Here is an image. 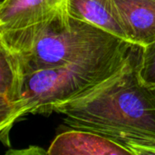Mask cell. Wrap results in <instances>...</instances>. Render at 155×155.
Listing matches in <instances>:
<instances>
[{"instance_id": "cell-1", "label": "cell", "mask_w": 155, "mask_h": 155, "mask_svg": "<svg viewBox=\"0 0 155 155\" xmlns=\"http://www.w3.org/2000/svg\"><path fill=\"white\" fill-rule=\"evenodd\" d=\"M134 56L89 92L54 107L71 129L88 131L126 147L155 154V93L139 78Z\"/></svg>"}, {"instance_id": "cell-2", "label": "cell", "mask_w": 155, "mask_h": 155, "mask_svg": "<svg viewBox=\"0 0 155 155\" xmlns=\"http://www.w3.org/2000/svg\"><path fill=\"white\" fill-rule=\"evenodd\" d=\"M128 43L72 17L66 9L38 25L0 33V46L13 55L24 76L104 56Z\"/></svg>"}, {"instance_id": "cell-3", "label": "cell", "mask_w": 155, "mask_h": 155, "mask_svg": "<svg viewBox=\"0 0 155 155\" xmlns=\"http://www.w3.org/2000/svg\"><path fill=\"white\" fill-rule=\"evenodd\" d=\"M138 47L130 43L106 55L40 70L24 76L15 123L33 114L47 115L60 104L76 98L117 74Z\"/></svg>"}, {"instance_id": "cell-4", "label": "cell", "mask_w": 155, "mask_h": 155, "mask_svg": "<svg viewBox=\"0 0 155 155\" xmlns=\"http://www.w3.org/2000/svg\"><path fill=\"white\" fill-rule=\"evenodd\" d=\"M68 0H3L0 33L16 31L51 19L66 9Z\"/></svg>"}, {"instance_id": "cell-5", "label": "cell", "mask_w": 155, "mask_h": 155, "mask_svg": "<svg viewBox=\"0 0 155 155\" xmlns=\"http://www.w3.org/2000/svg\"><path fill=\"white\" fill-rule=\"evenodd\" d=\"M0 48V138L9 146V134L15 124V114L22 94L24 75L13 55L3 46Z\"/></svg>"}, {"instance_id": "cell-6", "label": "cell", "mask_w": 155, "mask_h": 155, "mask_svg": "<svg viewBox=\"0 0 155 155\" xmlns=\"http://www.w3.org/2000/svg\"><path fill=\"white\" fill-rule=\"evenodd\" d=\"M46 153L66 155H134L132 151L111 139L78 129H71L57 135Z\"/></svg>"}, {"instance_id": "cell-7", "label": "cell", "mask_w": 155, "mask_h": 155, "mask_svg": "<svg viewBox=\"0 0 155 155\" xmlns=\"http://www.w3.org/2000/svg\"><path fill=\"white\" fill-rule=\"evenodd\" d=\"M66 11L72 17L130 43L115 0H68Z\"/></svg>"}, {"instance_id": "cell-8", "label": "cell", "mask_w": 155, "mask_h": 155, "mask_svg": "<svg viewBox=\"0 0 155 155\" xmlns=\"http://www.w3.org/2000/svg\"><path fill=\"white\" fill-rule=\"evenodd\" d=\"M129 41L140 48L155 42V0H115Z\"/></svg>"}, {"instance_id": "cell-9", "label": "cell", "mask_w": 155, "mask_h": 155, "mask_svg": "<svg viewBox=\"0 0 155 155\" xmlns=\"http://www.w3.org/2000/svg\"><path fill=\"white\" fill-rule=\"evenodd\" d=\"M137 60V74L140 80L148 87L155 88V42L141 48Z\"/></svg>"}, {"instance_id": "cell-10", "label": "cell", "mask_w": 155, "mask_h": 155, "mask_svg": "<svg viewBox=\"0 0 155 155\" xmlns=\"http://www.w3.org/2000/svg\"><path fill=\"white\" fill-rule=\"evenodd\" d=\"M152 89H153V90L154 91V93H155V88H152Z\"/></svg>"}, {"instance_id": "cell-11", "label": "cell", "mask_w": 155, "mask_h": 155, "mask_svg": "<svg viewBox=\"0 0 155 155\" xmlns=\"http://www.w3.org/2000/svg\"><path fill=\"white\" fill-rule=\"evenodd\" d=\"M1 1H3V0H0V2H1Z\"/></svg>"}]
</instances>
